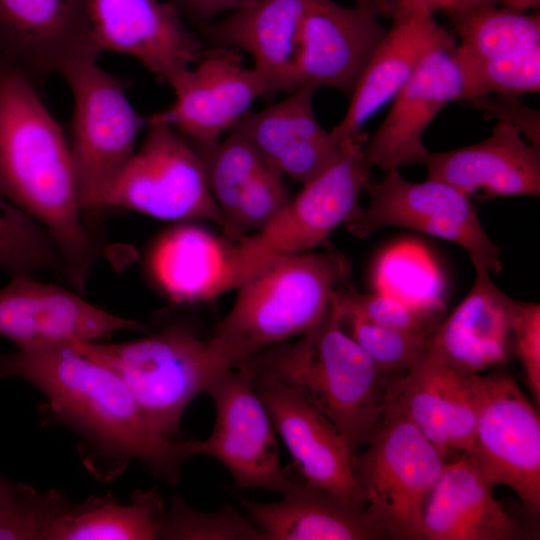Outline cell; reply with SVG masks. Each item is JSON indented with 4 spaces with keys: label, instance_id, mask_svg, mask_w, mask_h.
I'll return each mask as SVG.
<instances>
[{
    "label": "cell",
    "instance_id": "cell-1",
    "mask_svg": "<svg viewBox=\"0 0 540 540\" xmlns=\"http://www.w3.org/2000/svg\"><path fill=\"white\" fill-rule=\"evenodd\" d=\"M12 377L27 381L43 394L39 410L44 422L59 424L76 435L82 465L100 482L114 481L136 461L175 485L184 463L200 455L201 440L161 436L123 379L74 342L1 352L0 379Z\"/></svg>",
    "mask_w": 540,
    "mask_h": 540
},
{
    "label": "cell",
    "instance_id": "cell-2",
    "mask_svg": "<svg viewBox=\"0 0 540 540\" xmlns=\"http://www.w3.org/2000/svg\"><path fill=\"white\" fill-rule=\"evenodd\" d=\"M0 192L46 229L66 279L84 290L98 249L84 223L70 143L34 84L1 61Z\"/></svg>",
    "mask_w": 540,
    "mask_h": 540
},
{
    "label": "cell",
    "instance_id": "cell-3",
    "mask_svg": "<svg viewBox=\"0 0 540 540\" xmlns=\"http://www.w3.org/2000/svg\"><path fill=\"white\" fill-rule=\"evenodd\" d=\"M334 302L324 318L294 342L269 347L237 366L296 389L344 435L365 446L384 420L406 375L381 370L343 329Z\"/></svg>",
    "mask_w": 540,
    "mask_h": 540
},
{
    "label": "cell",
    "instance_id": "cell-4",
    "mask_svg": "<svg viewBox=\"0 0 540 540\" xmlns=\"http://www.w3.org/2000/svg\"><path fill=\"white\" fill-rule=\"evenodd\" d=\"M350 272V260L335 249L282 255L259 268L207 338L220 371L317 325Z\"/></svg>",
    "mask_w": 540,
    "mask_h": 540
},
{
    "label": "cell",
    "instance_id": "cell-5",
    "mask_svg": "<svg viewBox=\"0 0 540 540\" xmlns=\"http://www.w3.org/2000/svg\"><path fill=\"white\" fill-rule=\"evenodd\" d=\"M113 369L126 383L151 426L175 439L192 400L222 372L207 339L173 325L125 342H74Z\"/></svg>",
    "mask_w": 540,
    "mask_h": 540
},
{
    "label": "cell",
    "instance_id": "cell-6",
    "mask_svg": "<svg viewBox=\"0 0 540 540\" xmlns=\"http://www.w3.org/2000/svg\"><path fill=\"white\" fill-rule=\"evenodd\" d=\"M363 143L353 144L340 159L303 184L265 227L229 248L231 289L278 256L307 252L324 243L339 225L357 214L360 194L371 179Z\"/></svg>",
    "mask_w": 540,
    "mask_h": 540
},
{
    "label": "cell",
    "instance_id": "cell-7",
    "mask_svg": "<svg viewBox=\"0 0 540 540\" xmlns=\"http://www.w3.org/2000/svg\"><path fill=\"white\" fill-rule=\"evenodd\" d=\"M366 446L354 453L353 473L368 507L390 538L423 540L424 509L447 460L391 405Z\"/></svg>",
    "mask_w": 540,
    "mask_h": 540
},
{
    "label": "cell",
    "instance_id": "cell-8",
    "mask_svg": "<svg viewBox=\"0 0 540 540\" xmlns=\"http://www.w3.org/2000/svg\"><path fill=\"white\" fill-rule=\"evenodd\" d=\"M73 100L70 147L83 211L99 210L108 187L136 151L146 119L131 104L123 83L97 61L62 75Z\"/></svg>",
    "mask_w": 540,
    "mask_h": 540
},
{
    "label": "cell",
    "instance_id": "cell-9",
    "mask_svg": "<svg viewBox=\"0 0 540 540\" xmlns=\"http://www.w3.org/2000/svg\"><path fill=\"white\" fill-rule=\"evenodd\" d=\"M146 135L105 192L99 210L120 208L172 221L207 220L223 227L203 163L174 128L147 124Z\"/></svg>",
    "mask_w": 540,
    "mask_h": 540
},
{
    "label": "cell",
    "instance_id": "cell-10",
    "mask_svg": "<svg viewBox=\"0 0 540 540\" xmlns=\"http://www.w3.org/2000/svg\"><path fill=\"white\" fill-rule=\"evenodd\" d=\"M384 172L364 188L368 206L344 224L351 234L364 238L385 227L406 228L458 244L475 269L502 270L501 250L487 235L470 197L442 181L412 182L396 169Z\"/></svg>",
    "mask_w": 540,
    "mask_h": 540
},
{
    "label": "cell",
    "instance_id": "cell-11",
    "mask_svg": "<svg viewBox=\"0 0 540 540\" xmlns=\"http://www.w3.org/2000/svg\"><path fill=\"white\" fill-rule=\"evenodd\" d=\"M478 417L467 453L492 485L513 490L533 516L540 510V420L508 374H475Z\"/></svg>",
    "mask_w": 540,
    "mask_h": 540
},
{
    "label": "cell",
    "instance_id": "cell-12",
    "mask_svg": "<svg viewBox=\"0 0 540 540\" xmlns=\"http://www.w3.org/2000/svg\"><path fill=\"white\" fill-rule=\"evenodd\" d=\"M215 406L211 434L200 455L222 463L237 489H266L285 495L294 481L280 464L276 430L252 378L233 368L206 387Z\"/></svg>",
    "mask_w": 540,
    "mask_h": 540
},
{
    "label": "cell",
    "instance_id": "cell-13",
    "mask_svg": "<svg viewBox=\"0 0 540 540\" xmlns=\"http://www.w3.org/2000/svg\"><path fill=\"white\" fill-rule=\"evenodd\" d=\"M173 102L151 114L147 124L168 125L192 145H211L250 111L259 97L275 93L268 77L242 64L240 51L211 48L192 67L168 82Z\"/></svg>",
    "mask_w": 540,
    "mask_h": 540
},
{
    "label": "cell",
    "instance_id": "cell-14",
    "mask_svg": "<svg viewBox=\"0 0 540 540\" xmlns=\"http://www.w3.org/2000/svg\"><path fill=\"white\" fill-rule=\"evenodd\" d=\"M456 48L449 32L427 52L394 96L387 116L363 143L369 168L389 171L423 164L429 152L423 143L425 130L447 104L462 99L464 82Z\"/></svg>",
    "mask_w": 540,
    "mask_h": 540
},
{
    "label": "cell",
    "instance_id": "cell-15",
    "mask_svg": "<svg viewBox=\"0 0 540 540\" xmlns=\"http://www.w3.org/2000/svg\"><path fill=\"white\" fill-rule=\"evenodd\" d=\"M101 53L83 0H0V61L33 84Z\"/></svg>",
    "mask_w": 540,
    "mask_h": 540
},
{
    "label": "cell",
    "instance_id": "cell-16",
    "mask_svg": "<svg viewBox=\"0 0 540 540\" xmlns=\"http://www.w3.org/2000/svg\"><path fill=\"white\" fill-rule=\"evenodd\" d=\"M83 4L102 52L135 58L160 82L168 84L206 53L170 1L83 0Z\"/></svg>",
    "mask_w": 540,
    "mask_h": 540
},
{
    "label": "cell",
    "instance_id": "cell-17",
    "mask_svg": "<svg viewBox=\"0 0 540 540\" xmlns=\"http://www.w3.org/2000/svg\"><path fill=\"white\" fill-rule=\"evenodd\" d=\"M251 378L303 481L366 508L353 473L355 452L337 427L291 386L269 376Z\"/></svg>",
    "mask_w": 540,
    "mask_h": 540
},
{
    "label": "cell",
    "instance_id": "cell-18",
    "mask_svg": "<svg viewBox=\"0 0 540 540\" xmlns=\"http://www.w3.org/2000/svg\"><path fill=\"white\" fill-rule=\"evenodd\" d=\"M377 16L358 5L310 0L300 25L289 91L305 84L326 86L350 98L386 32Z\"/></svg>",
    "mask_w": 540,
    "mask_h": 540
},
{
    "label": "cell",
    "instance_id": "cell-19",
    "mask_svg": "<svg viewBox=\"0 0 540 540\" xmlns=\"http://www.w3.org/2000/svg\"><path fill=\"white\" fill-rule=\"evenodd\" d=\"M119 331L142 332L144 326L32 275L11 277L0 288V336L16 347L100 341Z\"/></svg>",
    "mask_w": 540,
    "mask_h": 540
},
{
    "label": "cell",
    "instance_id": "cell-20",
    "mask_svg": "<svg viewBox=\"0 0 540 540\" xmlns=\"http://www.w3.org/2000/svg\"><path fill=\"white\" fill-rule=\"evenodd\" d=\"M313 85H300L283 100L247 112L230 130L258 152L273 169L302 185L309 182L360 140L339 139L318 122Z\"/></svg>",
    "mask_w": 540,
    "mask_h": 540
},
{
    "label": "cell",
    "instance_id": "cell-21",
    "mask_svg": "<svg viewBox=\"0 0 540 540\" xmlns=\"http://www.w3.org/2000/svg\"><path fill=\"white\" fill-rule=\"evenodd\" d=\"M518 302L476 269L468 294L430 333L427 358L462 374L506 364Z\"/></svg>",
    "mask_w": 540,
    "mask_h": 540
},
{
    "label": "cell",
    "instance_id": "cell-22",
    "mask_svg": "<svg viewBox=\"0 0 540 540\" xmlns=\"http://www.w3.org/2000/svg\"><path fill=\"white\" fill-rule=\"evenodd\" d=\"M428 177L468 197L540 196V151L515 127L497 122L488 138L458 149L429 151Z\"/></svg>",
    "mask_w": 540,
    "mask_h": 540
},
{
    "label": "cell",
    "instance_id": "cell-23",
    "mask_svg": "<svg viewBox=\"0 0 540 540\" xmlns=\"http://www.w3.org/2000/svg\"><path fill=\"white\" fill-rule=\"evenodd\" d=\"M387 17L392 25L375 48L343 119L331 130L339 139H364V124L394 98L427 52L449 33L419 5L396 9Z\"/></svg>",
    "mask_w": 540,
    "mask_h": 540
},
{
    "label": "cell",
    "instance_id": "cell-24",
    "mask_svg": "<svg viewBox=\"0 0 540 540\" xmlns=\"http://www.w3.org/2000/svg\"><path fill=\"white\" fill-rule=\"evenodd\" d=\"M493 486L467 454L448 460L423 513L425 540H514L525 528L493 495Z\"/></svg>",
    "mask_w": 540,
    "mask_h": 540
},
{
    "label": "cell",
    "instance_id": "cell-25",
    "mask_svg": "<svg viewBox=\"0 0 540 540\" xmlns=\"http://www.w3.org/2000/svg\"><path fill=\"white\" fill-rule=\"evenodd\" d=\"M266 540H378L390 538L367 506L354 507L303 480L276 502L239 498Z\"/></svg>",
    "mask_w": 540,
    "mask_h": 540
},
{
    "label": "cell",
    "instance_id": "cell-26",
    "mask_svg": "<svg viewBox=\"0 0 540 540\" xmlns=\"http://www.w3.org/2000/svg\"><path fill=\"white\" fill-rule=\"evenodd\" d=\"M309 1L252 0L219 21L201 25L202 36L212 48L246 52L276 92L289 91L288 79Z\"/></svg>",
    "mask_w": 540,
    "mask_h": 540
},
{
    "label": "cell",
    "instance_id": "cell-27",
    "mask_svg": "<svg viewBox=\"0 0 540 540\" xmlns=\"http://www.w3.org/2000/svg\"><path fill=\"white\" fill-rule=\"evenodd\" d=\"M150 269L178 303L211 300L231 290L229 248L197 225H179L163 234L152 250Z\"/></svg>",
    "mask_w": 540,
    "mask_h": 540
},
{
    "label": "cell",
    "instance_id": "cell-28",
    "mask_svg": "<svg viewBox=\"0 0 540 540\" xmlns=\"http://www.w3.org/2000/svg\"><path fill=\"white\" fill-rule=\"evenodd\" d=\"M164 510L155 488L135 490L128 503L107 492L71 505L44 540H154Z\"/></svg>",
    "mask_w": 540,
    "mask_h": 540
},
{
    "label": "cell",
    "instance_id": "cell-29",
    "mask_svg": "<svg viewBox=\"0 0 540 540\" xmlns=\"http://www.w3.org/2000/svg\"><path fill=\"white\" fill-rule=\"evenodd\" d=\"M459 37L457 52L475 59L540 46L539 13L488 5L445 14Z\"/></svg>",
    "mask_w": 540,
    "mask_h": 540
},
{
    "label": "cell",
    "instance_id": "cell-30",
    "mask_svg": "<svg viewBox=\"0 0 540 540\" xmlns=\"http://www.w3.org/2000/svg\"><path fill=\"white\" fill-rule=\"evenodd\" d=\"M0 268L11 277L50 272L66 278L63 259L50 234L1 192Z\"/></svg>",
    "mask_w": 540,
    "mask_h": 540
},
{
    "label": "cell",
    "instance_id": "cell-31",
    "mask_svg": "<svg viewBox=\"0 0 540 540\" xmlns=\"http://www.w3.org/2000/svg\"><path fill=\"white\" fill-rule=\"evenodd\" d=\"M192 146L203 163L224 229L234 215L244 188L267 164L247 140L234 132L214 144Z\"/></svg>",
    "mask_w": 540,
    "mask_h": 540
},
{
    "label": "cell",
    "instance_id": "cell-32",
    "mask_svg": "<svg viewBox=\"0 0 540 540\" xmlns=\"http://www.w3.org/2000/svg\"><path fill=\"white\" fill-rule=\"evenodd\" d=\"M448 461L457 456L446 428L443 396V366L425 356L404 378L393 402Z\"/></svg>",
    "mask_w": 540,
    "mask_h": 540
},
{
    "label": "cell",
    "instance_id": "cell-33",
    "mask_svg": "<svg viewBox=\"0 0 540 540\" xmlns=\"http://www.w3.org/2000/svg\"><path fill=\"white\" fill-rule=\"evenodd\" d=\"M464 90L461 100L491 95L519 96L540 90V46L487 59L457 52Z\"/></svg>",
    "mask_w": 540,
    "mask_h": 540
},
{
    "label": "cell",
    "instance_id": "cell-34",
    "mask_svg": "<svg viewBox=\"0 0 540 540\" xmlns=\"http://www.w3.org/2000/svg\"><path fill=\"white\" fill-rule=\"evenodd\" d=\"M157 539L266 540L234 507L224 505L218 511L205 512L191 507L177 494L161 515Z\"/></svg>",
    "mask_w": 540,
    "mask_h": 540
},
{
    "label": "cell",
    "instance_id": "cell-35",
    "mask_svg": "<svg viewBox=\"0 0 540 540\" xmlns=\"http://www.w3.org/2000/svg\"><path fill=\"white\" fill-rule=\"evenodd\" d=\"M343 329L386 373L407 375L426 356L429 335L378 326L354 316H342Z\"/></svg>",
    "mask_w": 540,
    "mask_h": 540
},
{
    "label": "cell",
    "instance_id": "cell-36",
    "mask_svg": "<svg viewBox=\"0 0 540 540\" xmlns=\"http://www.w3.org/2000/svg\"><path fill=\"white\" fill-rule=\"evenodd\" d=\"M342 316H354L372 324L417 333L430 334L432 309L382 292L358 293L342 286L334 294Z\"/></svg>",
    "mask_w": 540,
    "mask_h": 540
},
{
    "label": "cell",
    "instance_id": "cell-37",
    "mask_svg": "<svg viewBox=\"0 0 540 540\" xmlns=\"http://www.w3.org/2000/svg\"><path fill=\"white\" fill-rule=\"evenodd\" d=\"M283 175L265 165L246 185L232 219L223 229L226 239L238 242L265 227L289 202Z\"/></svg>",
    "mask_w": 540,
    "mask_h": 540
},
{
    "label": "cell",
    "instance_id": "cell-38",
    "mask_svg": "<svg viewBox=\"0 0 540 540\" xmlns=\"http://www.w3.org/2000/svg\"><path fill=\"white\" fill-rule=\"evenodd\" d=\"M71 505L60 490L42 493L28 486L15 503L0 508V539L44 540L56 519Z\"/></svg>",
    "mask_w": 540,
    "mask_h": 540
},
{
    "label": "cell",
    "instance_id": "cell-39",
    "mask_svg": "<svg viewBox=\"0 0 540 540\" xmlns=\"http://www.w3.org/2000/svg\"><path fill=\"white\" fill-rule=\"evenodd\" d=\"M474 375L462 374L443 366L446 428L450 446L456 455L470 451L475 435L478 396Z\"/></svg>",
    "mask_w": 540,
    "mask_h": 540
},
{
    "label": "cell",
    "instance_id": "cell-40",
    "mask_svg": "<svg viewBox=\"0 0 540 540\" xmlns=\"http://www.w3.org/2000/svg\"><path fill=\"white\" fill-rule=\"evenodd\" d=\"M512 347L524 370L527 386L540 403V305L519 301L512 319Z\"/></svg>",
    "mask_w": 540,
    "mask_h": 540
},
{
    "label": "cell",
    "instance_id": "cell-41",
    "mask_svg": "<svg viewBox=\"0 0 540 540\" xmlns=\"http://www.w3.org/2000/svg\"><path fill=\"white\" fill-rule=\"evenodd\" d=\"M467 102L481 110L486 119L511 125L523 134L531 145L540 148V115L520 101L517 96L491 94Z\"/></svg>",
    "mask_w": 540,
    "mask_h": 540
},
{
    "label": "cell",
    "instance_id": "cell-42",
    "mask_svg": "<svg viewBox=\"0 0 540 540\" xmlns=\"http://www.w3.org/2000/svg\"><path fill=\"white\" fill-rule=\"evenodd\" d=\"M499 0H375L376 13L387 16L392 11L410 6L419 5L431 13L441 11L444 14L469 8L497 5Z\"/></svg>",
    "mask_w": 540,
    "mask_h": 540
},
{
    "label": "cell",
    "instance_id": "cell-43",
    "mask_svg": "<svg viewBox=\"0 0 540 540\" xmlns=\"http://www.w3.org/2000/svg\"><path fill=\"white\" fill-rule=\"evenodd\" d=\"M180 12L200 26L226 11H234L252 0H169Z\"/></svg>",
    "mask_w": 540,
    "mask_h": 540
},
{
    "label": "cell",
    "instance_id": "cell-44",
    "mask_svg": "<svg viewBox=\"0 0 540 540\" xmlns=\"http://www.w3.org/2000/svg\"><path fill=\"white\" fill-rule=\"evenodd\" d=\"M27 487V485L11 482L0 476V508L15 503Z\"/></svg>",
    "mask_w": 540,
    "mask_h": 540
},
{
    "label": "cell",
    "instance_id": "cell-45",
    "mask_svg": "<svg viewBox=\"0 0 540 540\" xmlns=\"http://www.w3.org/2000/svg\"><path fill=\"white\" fill-rule=\"evenodd\" d=\"M505 7L527 12L530 9L539 7L540 0H499Z\"/></svg>",
    "mask_w": 540,
    "mask_h": 540
},
{
    "label": "cell",
    "instance_id": "cell-46",
    "mask_svg": "<svg viewBox=\"0 0 540 540\" xmlns=\"http://www.w3.org/2000/svg\"><path fill=\"white\" fill-rule=\"evenodd\" d=\"M374 4H375V0H357L356 5H358V6L362 7V8L371 10V11L376 13Z\"/></svg>",
    "mask_w": 540,
    "mask_h": 540
}]
</instances>
